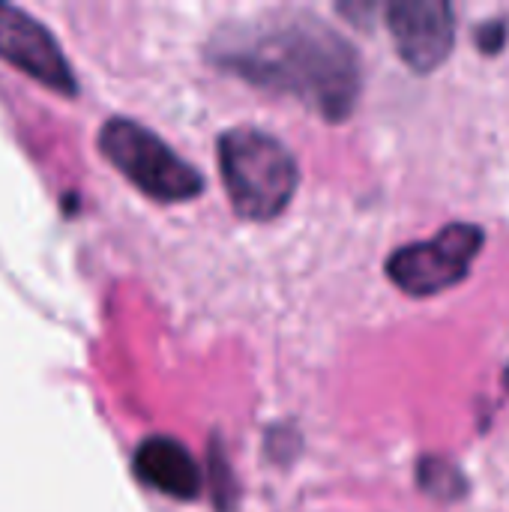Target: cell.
Listing matches in <instances>:
<instances>
[{"label": "cell", "mask_w": 509, "mask_h": 512, "mask_svg": "<svg viewBox=\"0 0 509 512\" xmlns=\"http://www.w3.org/2000/svg\"><path fill=\"white\" fill-rule=\"evenodd\" d=\"M213 60L234 75L291 93L327 120H342L360 93V60L336 30L309 18H267L216 39Z\"/></svg>", "instance_id": "1"}, {"label": "cell", "mask_w": 509, "mask_h": 512, "mask_svg": "<svg viewBox=\"0 0 509 512\" xmlns=\"http://www.w3.org/2000/svg\"><path fill=\"white\" fill-rule=\"evenodd\" d=\"M219 165L231 207L243 219H276L294 198L300 171L294 153L255 126H234L219 138Z\"/></svg>", "instance_id": "2"}, {"label": "cell", "mask_w": 509, "mask_h": 512, "mask_svg": "<svg viewBox=\"0 0 509 512\" xmlns=\"http://www.w3.org/2000/svg\"><path fill=\"white\" fill-rule=\"evenodd\" d=\"M105 159L147 198L177 204L201 195L204 177L171 144L132 117H111L99 132Z\"/></svg>", "instance_id": "3"}, {"label": "cell", "mask_w": 509, "mask_h": 512, "mask_svg": "<svg viewBox=\"0 0 509 512\" xmlns=\"http://www.w3.org/2000/svg\"><path fill=\"white\" fill-rule=\"evenodd\" d=\"M486 234L471 222H453L432 240L402 246L387 261V276L411 297H432L468 279Z\"/></svg>", "instance_id": "4"}, {"label": "cell", "mask_w": 509, "mask_h": 512, "mask_svg": "<svg viewBox=\"0 0 509 512\" xmlns=\"http://www.w3.org/2000/svg\"><path fill=\"white\" fill-rule=\"evenodd\" d=\"M0 57L63 96L78 93L75 72L54 33L12 3H0Z\"/></svg>", "instance_id": "5"}, {"label": "cell", "mask_w": 509, "mask_h": 512, "mask_svg": "<svg viewBox=\"0 0 509 512\" xmlns=\"http://www.w3.org/2000/svg\"><path fill=\"white\" fill-rule=\"evenodd\" d=\"M387 27L402 60L417 72L438 69L456 42L453 6L444 0H399L387 6Z\"/></svg>", "instance_id": "6"}, {"label": "cell", "mask_w": 509, "mask_h": 512, "mask_svg": "<svg viewBox=\"0 0 509 512\" xmlns=\"http://www.w3.org/2000/svg\"><path fill=\"white\" fill-rule=\"evenodd\" d=\"M135 477L177 501H192L201 492V471L192 453L165 435H153L135 450Z\"/></svg>", "instance_id": "7"}, {"label": "cell", "mask_w": 509, "mask_h": 512, "mask_svg": "<svg viewBox=\"0 0 509 512\" xmlns=\"http://www.w3.org/2000/svg\"><path fill=\"white\" fill-rule=\"evenodd\" d=\"M417 480H420V489L438 501H462L468 495L465 474L450 459H441V456H423L417 465Z\"/></svg>", "instance_id": "8"}, {"label": "cell", "mask_w": 509, "mask_h": 512, "mask_svg": "<svg viewBox=\"0 0 509 512\" xmlns=\"http://www.w3.org/2000/svg\"><path fill=\"white\" fill-rule=\"evenodd\" d=\"M477 42H480L483 54H495V51H501V48H504V42H507V24H504V21H489L486 27H480V30H477Z\"/></svg>", "instance_id": "9"}]
</instances>
